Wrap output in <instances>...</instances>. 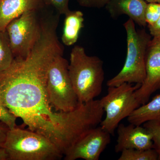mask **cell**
<instances>
[{"mask_svg":"<svg viewBox=\"0 0 160 160\" xmlns=\"http://www.w3.org/2000/svg\"><path fill=\"white\" fill-rule=\"evenodd\" d=\"M148 26L151 36L160 38V18L154 24Z\"/></svg>","mask_w":160,"mask_h":160,"instance_id":"603a6c76","label":"cell"},{"mask_svg":"<svg viewBox=\"0 0 160 160\" xmlns=\"http://www.w3.org/2000/svg\"><path fill=\"white\" fill-rule=\"evenodd\" d=\"M142 125L151 133L153 142V149L157 152L158 160H160V122L149 121Z\"/></svg>","mask_w":160,"mask_h":160,"instance_id":"e0dca14e","label":"cell"},{"mask_svg":"<svg viewBox=\"0 0 160 160\" xmlns=\"http://www.w3.org/2000/svg\"><path fill=\"white\" fill-rule=\"evenodd\" d=\"M43 9L26 12L6 27L14 58L27 57L34 47L41 34V12Z\"/></svg>","mask_w":160,"mask_h":160,"instance_id":"52a82bcc","label":"cell"},{"mask_svg":"<svg viewBox=\"0 0 160 160\" xmlns=\"http://www.w3.org/2000/svg\"><path fill=\"white\" fill-rule=\"evenodd\" d=\"M69 64L62 55L58 56L50 65L47 77V89L51 106L63 112L72 111L80 104L69 77Z\"/></svg>","mask_w":160,"mask_h":160,"instance_id":"8992f818","label":"cell"},{"mask_svg":"<svg viewBox=\"0 0 160 160\" xmlns=\"http://www.w3.org/2000/svg\"><path fill=\"white\" fill-rule=\"evenodd\" d=\"M141 85L124 83L108 87L107 94L99 100L106 112V116L100 125L104 130L113 135L121 121L141 106L135 95Z\"/></svg>","mask_w":160,"mask_h":160,"instance_id":"5b68a950","label":"cell"},{"mask_svg":"<svg viewBox=\"0 0 160 160\" xmlns=\"http://www.w3.org/2000/svg\"><path fill=\"white\" fill-rule=\"evenodd\" d=\"M160 18V4L148 3L145 12V20L147 26L154 24Z\"/></svg>","mask_w":160,"mask_h":160,"instance_id":"ac0fdd59","label":"cell"},{"mask_svg":"<svg viewBox=\"0 0 160 160\" xmlns=\"http://www.w3.org/2000/svg\"><path fill=\"white\" fill-rule=\"evenodd\" d=\"M142 125L120 123L117 128L118 138L115 146L117 153L127 149H148L153 148L152 136Z\"/></svg>","mask_w":160,"mask_h":160,"instance_id":"30bf717a","label":"cell"},{"mask_svg":"<svg viewBox=\"0 0 160 160\" xmlns=\"http://www.w3.org/2000/svg\"><path fill=\"white\" fill-rule=\"evenodd\" d=\"M17 118L0 100V121L5 123L11 129L16 127V121Z\"/></svg>","mask_w":160,"mask_h":160,"instance_id":"ffe728a7","label":"cell"},{"mask_svg":"<svg viewBox=\"0 0 160 160\" xmlns=\"http://www.w3.org/2000/svg\"><path fill=\"white\" fill-rule=\"evenodd\" d=\"M2 147L6 149L9 160H57L63 156L45 136L18 126L9 129Z\"/></svg>","mask_w":160,"mask_h":160,"instance_id":"277c9868","label":"cell"},{"mask_svg":"<svg viewBox=\"0 0 160 160\" xmlns=\"http://www.w3.org/2000/svg\"><path fill=\"white\" fill-rule=\"evenodd\" d=\"M146 76L135 95L141 105L149 102V98L160 89V38H152L146 53Z\"/></svg>","mask_w":160,"mask_h":160,"instance_id":"9c48e42d","label":"cell"},{"mask_svg":"<svg viewBox=\"0 0 160 160\" xmlns=\"http://www.w3.org/2000/svg\"><path fill=\"white\" fill-rule=\"evenodd\" d=\"M14 58L7 32L0 31V73L10 67Z\"/></svg>","mask_w":160,"mask_h":160,"instance_id":"9a60e30c","label":"cell"},{"mask_svg":"<svg viewBox=\"0 0 160 160\" xmlns=\"http://www.w3.org/2000/svg\"><path fill=\"white\" fill-rule=\"evenodd\" d=\"M80 6L87 8L101 9L106 6L109 0H77Z\"/></svg>","mask_w":160,"mask_h":160,"instance_id":"44dd1931","label":"cell"},{"mask_svg":"<svg viewBox=\"0 0 160 160\" xmlns=\"http://www.w3.org/2000/svg\"><path fill=\"white\" fill-rule=\"evenodd\" d=\"M69 60V77L79 102L95 100L102 92L105 79L103 61L96 56H88L78 45L72 49Z\"/></svg>","mask_w":160,"mask_h":160,"instance_id":"7a4b0ae2","label":"cell"},{"mask_svg":"<svg viewBox=\"0 0 160 160\" xmlns=\"http://www.w3.org/2000/svg\"><path fill=\"white\" fill-rule=\"evenodd\" d=\"M46 6L53 8L60 15H65L70 11L69 4L70 0H42Z\"/></svg>","mask_w":160,"mask_h":160,"instance_id":"d6986e66","label":"cell"},{"mask_svg":"<svg viewBox=\"0 0 160 160\" xmlns=\"http://www.w3.org/2000/svg\"><path fill=\"white\" fill-rule=\"evenodd\" d=\"M10 128L6 124L0 121V148L2 147L6 142L7 134Z\"/></svg>","mask_w":160,"mask_h":160,"instance_id":"7402d4cb","label":"cell"},{"mask_svg":"<svg viewBox=\"0 0 160 160\" xmlns=\"http://www.w3.org/2000/svg\"><path fill=\"white\" fill-rule=\"evenodd\" d=\"M147 3H157L160 4V0H145Z\"/></svg>","mask_w":160,"mask_h":160,"instance_id":"d4e9b609","label":"cell"},{"mask_svg":"<svg viewBox=\"0 0 160 160\" xmlns=\"http://www.w3.org/2000/svg\"><path fill=\"white\" fill-rule=\"evenodd\" d=\"M118 160H158V154L154 149H127L121 152Z\"/></svg>","mask_w":160,"mask_h":160,"instance_id":"2e32d148","label":"cell"},{"mask_svg":"<svg viewBox=\"0 0 160 160\" xmlns=\"http://www.w3.org/2000/svg\"><path fill=\"white\" fill-rule=\"evenodd\" d=\"M127 35V53L121 71L107 82L108 87L124 83L142 84L146 76L147 48L151 36L144 29H137L135 22L129 18L124 24Z\"/></svg>","mask_w":160,"mask_h":160,"instance_id":"3957f363","label":"cell"},{"mask_svg":"<svg viewBox=\"0 0 160 160\" xmlns=\"http://www.w3.org/2000/svg\"><path fill=\"white\" fill-rule=\"evenodd\" d=\"M147 3L145 0H109L106 7L113 18L126 15L135 23L145 27L147 25L145 20Z\"/></svg>","mask_w":160,"mask_h":160,"instance_id":"8fae6325","label":"cell"},{"mask_svg":"<svg viewBox=\"0 0 160 160\" xmlns=\"http://www.w3.org/2000/svg\"><path fill=\"white\" fill-rule=\"evenodd\" d=\"M130 124L142 125L149 121L160 122V94L141 105L127 118Z\"/></svg>","mask_w":160,"mask_h":160,"instance_id":"4fadbf2b","label":"cell"},{"mask_svg":"<svg viewBox=\"0 0 160 160\" xmlns=\"http://www.w3.org/2000/svg\"><path fill=\"white\" fill-rule=\"evenodd\" d=\"M0 160H9L8 155L3 147L0 148Z\"/></svg>","mask_w":160,"mask_h":160,"instance_id":"cb8c5ba5","label":"cell"},{"mask_svg":"<svg viewBox=\"0 0 160 160\" xmlns=\"http://www.w3.org/2000/svg\"><path fill=\"white\" fill-rule=\"evenodd\" d=\"M59 22L45 18L41 34L29 55L15 58L0 73V100L29 130L48 138L63 155L80 138L98 126L100 115L93 102L80 103L68 112H53L47 89L48 71L64 49L59 41Z\"/></svg>","mask_w":160,"mask_h":160,"instance_id":"6da1fadb","label":"cell"},{"mask_svg":"<svg viewBox=\"0 0 160 160\" xmlns=\"http://www.w3.org/2000/svg\"><path fill=\"white\" fill-rule=\"evenodd\" d=\"M46 6L42 0H0V31L6 30L12 21L24 12Z\"/></svg>","mask_w":160,"mask_h":160,"instance_id":"7c38bea8","label":"cell"},{"mask_svg":"<svg viewBox=\"0 0 160 160\" xmlns=\"http://www.w3.org/2000/svg\"><path fill=\"white\" fill-rule=\"evenodd\" d=\"M65 15L62 42L66 46H71L77 42L80 31L84 27V14L79 10H70Z\"/></svg>","mask_w":160,"mask_h":160,"instance_id":"5bb4252c","label":"cell"},{"mask_svg":"<svg viewBox=\"0 0 160 160\" xmlns=\"http://www.w3.org/2000/svg\"><path fill=\"white\" fill-rule=\"evenodd\" d=\"M111 135L101 126L92 128L83 134L64 154L65 160H98L111 142Z\"/></svg>","mask_w":160,"mask_h":160,"instance_id":"ba28073f","label":"cell"}]
</instances>
